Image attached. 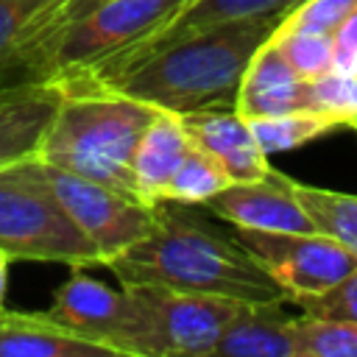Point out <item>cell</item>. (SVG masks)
Listing matches in <instances>:
<instances>
[{
	"instance_id": "cell-5",
	"label": "cell",
	"mask_w": 357,
	"mask_h": 357,
	"mask_svg": "<svg viewBox=\"0 0 357 357\" xmlns=\"http://www.w3.org/2000/svg\"><path fill=\"white\" fill-rule=\"evenodd\" d=\"M0 251L11 262H61L70 271L103 265L95 243L56 198L36 156L0 167Z\"/></svg>"
},
{
	"instance_id": "cell-1",
	"label": "cell",
	"mask_w": 357,
	"mask_h": 357,
	"mask_svg": "<svg viewBox=\"0 0 357 357\" xmlns=\"http://www.w3.org/2000/svg\"><path fill=\"white\" fill-rule=\"evenodd\" d=\"M282 20L284 14H273L201 28L156 47L120 53L70 78L100 84L178 117L209 109H237L243 73Z\"/></svg>"
},
{
	"instance_id": "cell-17",
	"label": "cell",
	"mask_w": 357,
	"mask_h": 357,
	"mask_svg": "<svg viewBox=\"0 0 357 357\" xmlns=\"http://www.w3.org/2000/svg\"><path fill=\"white\" fill-rule=\"evenodd\" d=\"M187 151L190 137L181 117L173 112H159L139 137V145L134 151L131 176L137 195L148 204L165 201V190L176 176L178 165L184 162Z\"/></svg>"
},
{
	"instance_id": "cell-16",
	"label": "cell",
	"mask_w": 357,
	"mask_h": 357,
	"mask_svg": "<svg viewBox=\"0 0 357 357\" xmlns=\"http://www.w3.org/2000/svg\"><path fill=\"white\" fill-rule=\"evenodd\" d=\"M287 301H245L226 326L215 357H296Z\"/></svg>"
},
{
	"instance_id": "cell-25",
	"label": "cell",
	"mask_w": 357,
	"mask_h": 357,
	"mask_svg": "<svg viewBox=\"0 0 357 357\" xmlns=\"http://www.w3.org/2000/svg\"><path fill=\"white\" fill-rule=\"evenodd\" d=\"M304 315L312 318H329V321H349L357 324V268L340 279L337 284H332L329 290L318 293V296H307L293 301Z\"/></svg>"
},
{
	"instance_id": "cell-18",
	"label": "cell",
	"mask_w": 357,
	"mask_h": 357,
	"mask_svg": "<svg viewBox=\"0 0 357 357\" xmlns=\"http://www.w3.org/2000/svg\"><path fill=\"white\" fill-rule=\"evenodd\" d=\"M301 0H190L170 22H165L153 36H148L145 42L128 47V50H145V47H156L165 42H173L178 36H187L192 31L201 28H212V25H223V22H234V20H254V17H273V14H287L290 8H296ZM123 50V53H128Z\"/></svg>"
},
{
	"instance_id": "cell-11",
	"label": "cell",
	"mask_w": 357,
	"mask_h": 357,
	"mask_svg": "<svg viewBox=\"0 0 357 357\" xmlns=\"http://www.w3.org/2000/svg\"><path fill=\"white\" fill-rule=\"evenodd\" d=\"M187 137L204 148L231 181H254L268 176L271 162L262 153L251 123L237 109H209L181 117Z\"/></svg>"
},
{
	"instance_id": "cell-20",
	"label": "cell",
	"mask_w": 357,
	"mask_h": 357,
	"mask_svg": "<svg viewBox=\"0 0 357 357\" xmlns=\"http://www.w3.org/2000/svg\"><path fill=\"white\" fill-rule=\"evenodd\" d=\"M251 131L262 148L265 156L282 153V151H293L298 145H307L324 134H332L337 128H343L340 120L312 112V109H298V112H284V114H273V117H257L248 120Z\"/></svg>"
},
{
	"instance_id": "cell-3",
	"label": "cell",
	"mask_w": 357,
	"mask_h": 357,
	"mask_svg": "<svg viewBox=\"0 0 357 357\" xmlns=\"http://www.w3.org/2000/svg\"><path fill=\"white\" fill-rule=\"evenodd\" d=\"M53 84L61 86V100L42 134L36 159L137 195L134 151L162 109L81 78Z\"/></svg>"
},
{
	"instance_id": "cell-19",
	"label": "cell",
	"mask_w": 357,
	"mask_h": 357,
	"mask_svg": "<svg viewBox=\"0 0 357 357\" xmlns=\"http://www.w3.org/2000/svg\"><path fill=\"white\" fill-rule=\"evenodd\" d=\"M293 192L304 212L310 215L315 231L329 234L357 257V195L310 187L293 178Z\"/></svg>"
},
{
	"instance_id": "cell-8",
	"label": "cell",
	"mask_w": 357,
	"mask_h": 357,
	"mask_svg": "<svg viewBox=\"0 0 357 357\" xmlns=\"http://www.w3.org/2000/svg\"><path fill=\"white\" fill-rule=\"evenodd\" d=\"M240 243L287 293V301L318 296L357 268V257L321 231L237 229Z\"/></svg>"
},
{
	"instance_id": "cell-15",
	"label": "cell",
	"mask_w": 357,
	"mask_h": 357,
	"mask_svg": "<svg viewBox=\"0 0 357 357\" xmlns=\"http://www.w3.org/2000/svg\"><path fill=\"white\" fill-rule=\"evenodd\" d=\"M106 346L53 321L47 312H17L0 307V357H95Z\"/></svg>"
},
{
	"instance_id": "cell-22",
	"label": "cell",
	"mask_w": 357,
	"mask_h": 357,
	"mask_svg": "<svg viewBox=\"0 0 357 357\" xmlns=\"http://www.w3.org/2000/svg\"><path fill=\"white\" fill-rule=\"evenodd\" d=\"M296 357H357V324L312 315L293 318Z\"/></svg>"
},
{
	"instance_id": "cell-4",
	"label": "cell",
	"mask_w": 357,
	"mask_h": 357,
	"mask_svg": "<svg viewBox=\"0 0 357 357\" xmlns=\"http://www.w3.org/2000/svg\"><path fill=\"white\" fill-rule=\"evenodd\" d=\"M190 0H81L33 47L17 84L61 81L106 64L123 50L153 36Z\"/></svg>"
},
{
	"instance_id": "cell-6",
	"label": "cell",
	"mask_w": 357,
	"mask_h": 357,
	"mask_svg": "<svg viewBox=\"0 0 357 357\" xmlns=\"http://www.w3.org/2000/svg\"><path fill=\"white\" fill-rule=\"evenodd\" d=\"M145 318V357H215V349L245 301L184 293L159 284H123Z\"/></svg>"
},
{
	"instance_id": "cell-7",
	"label": "cell",
	"mask_w": 357,
	"mask_h": 357,
	"mask_svg": "<svg viewBox=\"0 0 357 357\" xmlns=\"http://www.w3.org/2000/svg\"><path fill=\"white\" fill-rule=\"evenodd\" d=\"M45 178L78 229L95 243L103 265H109L128 245L142 240L153 226V204L134 192L84 178L42 162Z\"/></svg>"
},
{
	"instance_id": "cell-13",
	"label": "cell",
	"mask_w": 357,
	"mask_h": 357,
	"mask_svg": "<svg viewBox=\"0 0 357 357\" xmlns=\"http://www.w3.org/2000/svg\"><path fill=\"white\" fill-rule=\"evenodd\" d=\"M61 100L53 81H31L0 89V167L31 159Z\"/></svg>"
},
{
	"instance_id": "cell-23",
	"label": "cell",
	"mask_w": 357,
	"mask_h": 357,
	"mask_svg": "<svg viewBox=\"0 0 357 357\" xmlns=\"http://www.w3.org/2000/svg\"><path fill=\"white\" fill-rule=\"evenodd\" d=\"M271 42L279 47L284 61L301 75L304 81H315L324 73L335 70V42L332 33H318V31H293V28H279L273 31Z\"/></svg>"
},
{
	"instance_id": "cell-24",
	"label": "cell",
	"mask_w": 357,
	"mask_h": 357,
	"mask_svg": "<svg viewBox=\"0 0 357 357\" xmlns=\"http://www.w3.org/2000/svg\"><path fill=\"white\" fill-rule=\"evenodd\" d=\"M310 109L329 114L351 128L357 120V81L349 73L329 70L321 78L310 81Z\"/></svg>"
},
{
	"instance_id": "cell-26",
	"label": "cell",
	"mask_w": 357,
	"mask_h": 357,
	"mask_svg": "<svg viewBox=\"0 0 357 357\" xmlns=\"http://www.w3.org/2000/svg\"><path fill=\"white\" fill-rule=\"evenodd\" d=\"M354 8H357V0H301L296 8L284 14L282 28L332 33Z\"/></svg>"
},
{
	"instance_id": "cell-29",
	"label": "cell",
	"mask_w": 357,
	"mask_h": 357,
	"mask_svg": "<svg viewBox=\"0 0 357 357\" xmlns=\"http://www.w3.org/2000/svg\"><path fill=\"white\" fill-rule=\"evenodd\" d=\"M354 81H357V75H354ZM351 131H354V134H357V120H354V126H351Z\"/></svg>"
},
{
	"instance_id": "cell-21",
	"label": "cell",
	"mask_w": 357,
	"mask_h": 357,
	"mask_svg": "<svg viewBox=\"0 0 357 357\" xmlns=\"http://www.w3.org/2000/svg\"><path fill=\"white\" fill-rule=\"evenodd\" d=\"M231 178L226 176V170L190 139V151L184 156V162L178 165L176 176L170 178L167 190H165V201H176V204H192V206H204L215 192H220Z\"/></svg>"
},
{
	"instance_id": "cell-28",
	"label": "cell",
	"mask_w": 357,
	"mask_h": 357,
	"mask_svg": "<svg viewBox=\"0 0 357 357\" xmlns=\"http://www.w3.org/2000/svg\"><path fill=\"white\" fill-rule=\"evenodd\" d=\"M8 265L11 259L0 251V307H3V298H6V282H8Z\"/></svg>"
},
{
	"instance_id": "cell-12",
	"label": "cell",
	"mask_w": 357,
	"mask_h": 357,
	"mask_svg": "<svg viewBox=\"0 0 357 357\" xmlns=\"http://www.w3.org/2000/svg\"><path fill=\"white\" fill-rule=\"evenodd\" d=\"M298 109H310V81L296 75L279 47L268 39L251 56L243 73L237 89V112L245 120H257Z\"/></svg>"
},
{
	"instance_id": "cell-9",
	"label": "cell",
	"mask_w": 357,
	"mask_h": 357,
	"mask_svg": "<svg viewBox=\"0 0 357 357\" xmlns=\"http://www.w3.org/2000/svg\"><path fill=\"white\" fill-rule=\"evenodd\" d=\"M47 315L106 346L109 354L145 357V318L128 287L112 290L84 271H73V276L53 293Z\"/></svg>"
},
{
	"instance_id": "cell-27",
	"label": "cell",
	"mask_w": 357,
	"mask_h": 357,
	"mask_svg": "<svg viewBox=\"0 0 357 357\" xmlns=\"http://www.w3.org/2000/svg\"><path fill=\"white\" fill-rule=\"evenodd\" d=\"M335 42V70L357 75V8L332 31Z\"/></svg>"
},
{
	"instance_id": "cell-2",
	"label": "cell",
	"mask_w": 357,
	"mask_h": 357,
	"mask_svg": "<svg viewBox=\"0 0 357 357\" xmlns=\"http://www.w3.org/2000/svg\"><path fill=\"white\" fill-rule=\"evenodd\" d=\"M120 284H159L240 301H287L257 257L192 204L156 201L151 231L106 265Z\"/></svg>"
},
{
	"instance_id": "cell-14",
	"label": "cell",
	"mask_w": 357,
	"mask_h": 357,
	"mask_svg": "<svg viewBox=\"0 0 357 357\" xmlns=\"http://www.w3.org/2000/svg\"><path fill=\"white\" fill-rule=\"evenodd\" d=\"M81 0H0V89L14 86L33 47Z\"/></svg>"
},
{
	"instance_id": "cell-10",
	"label": "cell",
	"mask_w": 357,
	"mask_h": 357,
	"mask_svg": "<svg viewBox=\"0 0 357 357\" xmlns=\"http://www.w3.org/2000/svg\"><path fill=\"white\" fill-rule=\"evenodd\" d=\"M204 209L234 229L315 231L310 215L293 192V178L273 167L268 176L254 181H229L204 204Z\"/></svg>"
}]
</instances>
